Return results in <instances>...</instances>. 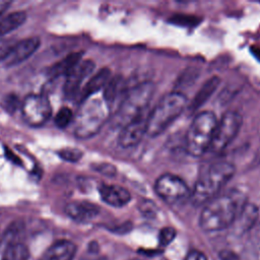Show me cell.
Listing matches in <instances>:
<instances>
[{"label": "cell", "mask_w": 260, "mask_h": 260, "mask_svg": "<svg viewBox=\"0 0 260 260\" xmlns=\"http://www.w3.org/2000/svg\"><path fill=\"white\" fill-rule=\"evenodd\" d=\"M246 202L245 195L238 190L215 196L201 211L200 228L207 233L230 229Z\"/></svg>", "instance_id": "obj_1"}, {"label": "cell", "mask_w": 260, "mask_h": 260, "mask_svg": "<svg viewBox=\"0 0 260 260\" xmlns=\"http://www.w3.org/2000/svg\"><path fill=\"white\" fill-rule=\"evenodd\" d=\"M236 168L232 162L218 161L211 164L200 175L191 191L190 199L196 206L206 204L235 175Z\"/></svg>", "instance_id": "obj_2"}, {"label": "cell", "mask_w": 260, "mask_h": 260, "mask_svg": "<svg viewBox=\"0 0 260 260\" xmlns=\"http://www.w3.org/2000/svg\"><path fill=\"white\" fill-rule=\"evenodd\" d=\"M187 106V98L180 91L164 95L147 116L146 134L150 137L161 134Z\"/></svg>", "instance_id": "obj_3"}, {"label": "cell", "mask_w": 260, "mask_h": 260, "mask_svg": "<svg viewBox=\"0 0 260 260\" xmlns=\"http://www.w3.org/2000/svg\"><path fill=\"white\" fill-rule=\"evenodd\" d=\"M154 89L155 86L151 81L141 82L129 89L116 111L114 120L116 126L122 128L145 113L154 93Z\"/></svg>", "instance_id": "obj_4"}, {"label": "cell", "mask_w": 260, "mask_h": 260, "mask_svg": "<svg viewBox=\"0 0 260 260\" xmlns=\"http://www.w3.org/2000/svg\"><path fill=\"white\" fill-rule=\"evenodd\" d=\"M217 120L210 111L199 113L186 133V150L193 156H201L211 145Z\"/></svg>", "instance_id": "obj_5"}, {"label": "cell", "mask_w": 260, "mask_h": 260, "mask_svg": "<svg viewBox=\"0 0 260 260\" xmlns=\"http://www.w3.org/2000/svg\"><path fill=\"white\" fill-rule=\"evenodd\" d=\"M107 109L105 102L103 103L100 100L88 101L79 112L75 135L79 138H88L98 133L107 119Z\"/></svg>", "instance_id": "obj_6"}, {"label": "cell", "mask_w": 260, "mask_h": 260, "mask_svg": "<svg viewBox=\"0 0 260 260\" xmlns=\"http://www.w3.org/2000/svg\"><path fill=\"white\" fill-rule=\"evenodd\" d=\"M242 126V117L235 111L226 112L217 122L209 150L220 152L236 138Z\"/></svg>", "instance_id": "obj_7"}, {"label": "cell", "mask_w": 260, "mask_h": 260, "mask_svg": "<svg viewBox=\"0 0 260 260\" xmlns=\"http://www.w3.org/2000/svg\"><path fill=\"white\" fill-rule=\"evenodd\" d=\"M154 190L166 202L175 204L190 198L191 191L183 179L173 174H164L157 178Z\"/></svg>", "instance_id": "obj_8"}, {"label": "cell", "mask_w": 260, "mask_h": 260, "mask_svg": "<svg viewBox=\"0 0 260 260\" xmlns=\"http://www.w3.org/2000/svg\"><path fill=\"white\" fill-rule=\"evenodd\" d=\"M21 113L24 121L32 127L44 125L52 114V107L47 96L31 93L25 96L21 105Z\"/></svg>", "instance_id": "obj_9"}, {"label": "cell", "mask_w": 260, "mask_h": 260, "mask_svg": "<svg viewBox=\"0 0 260 260\" xmlns=\"http://www.w3.org/2000/svg\"><path fill=\"white\" fill-rule=\"evenodd\" d=\"M147 116L143 113L121 128L118 136V143L121 147H132L140 142L143 135L146 134Z\"/></svg>", "instance_id": "obj_10"}, {"label": "cell", "mask_w": 260, "mask_h": 260, "mask_svg": "<svg viewBox=\"0 0 260 260\" xmlns=\"http://www.w3.org/2000/svg\"><path fill=\"white\" fill-rule=\"evenodd\" d=\"M41 41L37 37L27 38L14 44L8 56L4 59L6 66H15L26 60L39 48Z\"/></svg>", "instance_id": "obj_11"}, {"label": "cell", "mask_w": 260, "mask_h": 260, "mask_svg": "<svg viewBox=\"0 0 260 260\" xmlns=\"http://www.w3.org/2000/svg\"><path fill=\"white\" fill-rule=\"evenodd\" d=\"M94 69V63L91 60L80 61L66 76L64 83V92L66 95H73L79 88L81 82L91 74Z\"/></svg>", "instance_id": "obj_12"}, {"label": "cell", "mask_w": 260, "mask_h": 260, "mask_svg": "<svg viewBox=\"0 0 260 260\" xmlns=\"http://www.w3.org/2000/svg\"><path fill=\"white\" fill-rule=\"evenodd\" d=\"M258 217V208L252 203L246 202V204L242 207L233 224L231 225V230L236 235H242L247 232H250L256 223Z\"/></svg>", "instance_id": "obj_13"}, {"label": "cell", "mask_w": 260, "mask_h": 260, "mask_svg": "<svg viewBox=\"0 0 260 260\" xmlns=\"http://www.w3.org/2000/svg\"><path fill=\"white\" fill-rule=\"evenodd\" d=\"M66 214L75 221L87 222L100 213V208L87 201H73L65 206Z\"/></svg>", "instance_id": "obj_14"}, {"label": "cell", "mask_w": 260, "mask_h": 260, "mask_svg": "<svg viewBox=\"0 0 260 260\" xmlns=\"http://www.w3.org/2000/svg\"><path fill=\"white\" fill-rule=\"evenodd\" d=\"M99 192L102 200L114 207L125 206L131 200L129 191L121 186L102 184L99 188Z\"/></svg>", "instance_id": "obj_15"}, {"label": "cell", "mask_w": 260, "mask_h": 260, "mask_svg": "<svg viewBox=\"0 0 260 260\" xmlns=\"http://www.w3.org/2000/svg\"><path fill=\"white\" fill-rule=\"evenodd\" d=\"M76 253V245L68 240H59L49 247L43 260H72Z\"/></svg>", "instance_id": "obj_16"}, {"label": "cell", "mask_w": 260, "mask_h": 260, "mask_svg": "<svg viewBox=\"0 0 260 260\" xmlns=\"http://www.w3.org/2000/svg\"><path fill=\"white\" fill-rule=\"evenodd\" d=\"M111 79V70L107 67L100 69L96 73H94L86 82L81 91L82 100L88 99L90 95L100 91L102 88L106 86L108 81Z\"/></svg>", "instance_id": "obj_17"}, {"label": "cell", "mask_w": 260, "mask_h": 260, "mask_svg": "<svg viewBox=\"0 0 260 260\" xmlns=\"http://www.w3.org/2000/svg\"><path fill=\"white\" fill-rule=\"evenodd\" d=\"M220 83V78L217 76H212L209 79H207L200 87V89L197 91V93L194 95L190 106L189 110L194 112L198 110L215 91V89L218 87Z\"/></svg>", "instance_id": "obj_18"}, {"label": "cell", "mask_w": 260, "mask_h": 260, "mask_svg": "<svg viewBox=\"0 0 260 260\" xmlns=\"http://www.w3.org/2000/svg\"><path fill=\"white\" fill-rule=\"evenodd\" d=\"M82 52H73L68 54L65 58L54 64L50 70V74L53 76L67 75L80 61Z\"/></svg>", "instance_id": "obj_19"}, {"label": "cell", "mask_w": 260, "mask_h": 260, "mask_svg": "<svg viewBox=\"0 0 260 260\" xmlns=\"http://www.w3.org/2000/svg\"><path fill=\"white\" fill-rule=\"evenodd\" d=\"M26 19V14L23 11H14L0 19V38L17 27H19Z\"/></svg>", "instance_id": "obj_20"}, {"label": "cell", "mask_w": 260, "mask_h": 260, "mask_svg": "<svg viewBox=\"0 0 260 260\" xmlns=\"http://www.w3.org/2000/svg\"><path fill=\"white\" fill-rule=\"evenodd\" d=\"M29 252L21 243H11L3 251L1 260H28Z\"/></svg>", "instance_id": "obj_21"}, {"label": "cell", "mask_w": 260, "mask_h": 260, "mask_svg": "<svg viewBox=\"0 0 260 260\" xmlns=\"http://www.w3.org/2000/svg\"><path fill=\"white\" fill-rule=\"evenodd\" d=\"M121 78L119 76H115L111 78L104 87V102L109 110L117 100V96L121 89Z\"/></svg>", "instance_id": "obj_22"}, {"label": "cell", "mask_w": 260, "mask_h": 260, "mask_svg": "<svg viewBox=\"0 0 260 260\" xmlns=\"http://www.w3.org/2000/svg\"><path fill=\"white\" fill-rule=\"evenodd\" d=\"M73 118V112L68 107H62L55 116V124L59 128L67 127Z\"/></svg>", "instance_id": "obj_23"}, {"label": "cell", "mask_w": 260, "mask_h": 260, "mask_svg": "<svg viewBox=\"0 0 260 260\" xmlns=\"http://www.w3.org/2000/svg\"><path fill=\"white\" fill-rule=\"evenodd\" d=\"M199 73L198 70L195 68H188L186 71H184L179 79L177 80V87H185L192 85L195 80L197 79Z\"/></svg>", "instance_id": "obj_24"}, {"label": "cell", "mask_w": 260, "mask_h": 260, "mask_svg": "<svg viewBox=\"0 0 260 260\" xmlns=\"http://www.w3.org/2000/svg\"><path fill=\"white\" fill-rule=\"evenodd\" d=\"M57 153L62 159L71 162L78 161L82 157V151L76 148H62Z\"/></svg>", "instance_id": "obj_25"}, {"label": "cell", "mask_w": 260, "mask_h": 260, "mask_svg": "<svg viewBox=\"0 0 260 260\" xmlns=\"http://www.w3.org/2000/svg\"><path fill=\"white\" fill-rule=\"evenodd\" d=\"M171 21H173L174 23H178L181 25H196L200 20L199 18L193 16V15H185V14H181V15H174L171 19Z\"/></svg>", "instance_id": "obj_26"}, {"label": "cell", "mask_w": 260, "mask_h": 260, "mask_svg": "<svg viewBox=\"0 0 260 260\" xmlns=\"http://www.w3.org/2000/svg\"><path fill=\"white\" fill-rule=\"evenodd\" d=\"M176 237V231L175 229L171 226H166L159 232V243L161 245H169L174 238Z\"/></svg>", "instance_id": "obj_27"}, {"label": "cell", "mask_w": 260, "mask_h": 260, "mask_svg": "<svg viewBox=\"0 0 260 260\" xmlns=\"http://www.w3.org/2000/svg\"><path fill=\"white\" fill-rule=\"evenodd\" d=\"M16 42H12L10 40H4L0 38V61H4V59L8 56L11 49L13 48Z\"/></svg>", "instance_id": "obj_28"}, {"label": "cell", "mask_w": 260, "mask_h": 260, "mask_svg": "<svg viewBox=\"0 0 260 260\" xmlns=\"http://www.w3.org/2000/svg\"><path fill=\"white\" fill-rule=\"evenodd\" d=\"M139 207H140L141 212L145 215H148V216L153 215L155 213V210H156V207H155L154 203L150 200H147V199H143L139 203Z\"/></svg>", "instance_id": "obj_29"}, {"label": "cell", "mask_w": 260, "mask_h": 260, "mask_svg": "<svg viewBox=\"0 0 260 260\" xmlns=\"http://www.w3.org/2000/svg\"><path fill=\"white\" fill-rule=\"evenodd\" d=\"M94 170L105 176H114L116 175V168L110 164H100L94 166Z\"/></svg>", "instance_id": "obj_30"}, {"label": "cell", "mask_w": 260, "mask_h": 260, "mask_svg": "<svg viewBox=\"0 0 260 260\" xmlns=\"http://www.w3.org/2000/svg\"><path fill=\"white\" fill-rule=\"evenodd\" d=\"M18 106V100L15 95H8L4 99L3 107L7 112H13Z\"/></svg>", "instance_id": "obj_31"}, {"label": "cell", "mask_w": 260, "mask_h": 260, "mask_svg": "<svg viewBox=\"0 0 260 260\" xmlns=\"http://www.w3.org/2000/svg\"><path fill=\"white\" fill-rule=\"evenodd\" d=\"M185 260H208V258L204 253L198 250H192L186 255Z\"/></svg>", "instance_id": "obj_32"}, {"label": "cell", "mask_w": 260, "mask_h": 260, "mask_svg": "<svg viewBox=\"0 0 260 260\" xmlns=\"http://www.w3.org/2000/svg\"><path fill=\"white\" fill-rule=\"evenodd\" d=\"M251 231H252L251 239H252L253 245L257 249H260V223L258 225H255Z\"/></svg>", "instance_id": "obj_33"}, {"label": "cell", "mask_w": 260, "mask_h": 260, "mask_svg": "<svg viewBox=\"0 0 260 260\" xmlns=\"http://www.w3.org/2000/svg\"><path fill=\"white\" fill-rule=\"evenodd\" d=\"M5 155H6V157H7L9 160H11L13 164L21 165V160H20L9 148H7V147H5Z\"/></svg>", "instance_id": "obj_34"}, {"label": "cell", "mask_w": 260, "mask_h": 260, "mask_svg": "<svg viewBox=\"0 0 260 260\" xmlns=\"http://www.w3.org/2000/svg\"><path fill=\"white\" fill-rule=\"evenodd\" d=\"M220 259L221 260H239L238 256L235 255L233 252H222L220 254Z\"/></svg>", "instance_id": "obj_35"}, {"label": "cell", "mask_w": 260, "mask_h": 260, "mask_svg": "<svg viewBox=\"0 0 260 260\" xmlns=\"http://www.w3.org/2000/svg\"><path fill=\"white\" fill-rule=\"evenodd\" d=\"M10 4L9 1H0V14L6 9V7Z\"/></svg>", "instance_id": "obj_36"}]
</instances>
